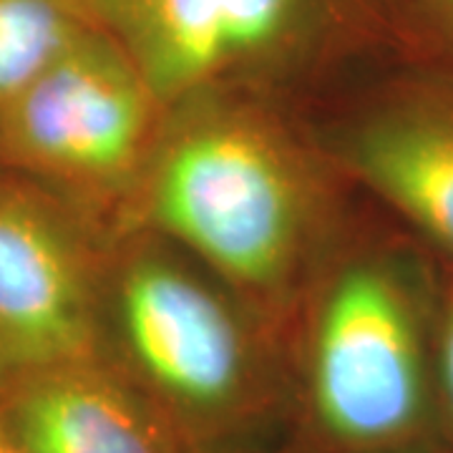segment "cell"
Masks as SVG:
<instances>
[{"label":"cell","instance_id":"6da1fadb","mask_svg":"<svg viewBox=\"0 0 453 453\" xmlns=\"http://www.w3.org/2000/svg\"><path fill=\"white\" fill-rule=\"evenodd\" d=\"M257 94L169 106L144 179L113 229H149L199 259L277 327L335 252L330 166Z\"/></svg>","mask_w":453,"mask_h":453},{"label":"cell","instance_id":"7a4b0ae2","mask_svg":"<svg viewBox=\"0 0 453 453\" xmlns=\"http://www.w3.org/2000/svg\"><path fill=\"white\" fill-rule=\"evenodd\" d=\"M280 330L199 259L113 229L101 357L159 405L195 453H250L295 398Z\"/></svg>","mask_w":453,"mask_h":453},{"label":"cell","instance_id":"3957f363","mask_svg":"<svg viewBox=\"0 0 453 453\" xmlns=\"http://www.w3.org/2000/svg\"><path fill=\"white\" fill-rule=\"evenodd\" d=\"M438 275L403 247L327 257L303 297L292 388L327 453H451L436 378Z\"/></svg>","mask_w":453,"mask_h":453},{"label":"cell","instance_id":"277c9868","mask_svg":"<svg viewBox=\"0 0 453 453\" xmlns=\"http://www.w3.org/2000/svg\"><path fill=\"white\" fill-rule=\"evenodd\" d=\"M166 106L282 91L368 58L428 53L405 0H79Z\"/></svg>","mask_w":453,"mask_h":453},{"label":"cell","instance_id":"5b68a950","mask_svg":"<svg viewBox=\"0 0 453 453\" xmlns=\"http://www.w3.org/2000/svg\"><path fill=\"white\" fill-rule=\"evenodd\" d=\"M166 113L136 64L94 26L0 111V169L116 226Z\"/></svg>","mask_w":453,"mask_h":453},{"label":"cell","instance_id":"8992f818","mask_svg":"<svg viewBox=\"0 0 453 453\" xmlns=\"http://www.w3.org/2000/svg\"><path fill=\"white\" fill-rule=\"evenodd\" d=\"M113 226L0 169V386L101 356Z\"/></svg>","mask_w":453,"mask_h":453},{"label":"cell","instance_id":"52a82bcc","mask_svg":"<svg viewBox=\"0 0 453 453\" xmlns=\"http://www.w3.org/2000/svg\"><path fill=\"white\" fill-rule=\"evenodd\" d=\"M330 162L453 265V65L418 61L338 131Z\"/></svg>","mask_w":453,"mask_h":453},{"label":"cell","instance_id":"ba28073f","mask_svg":"<svg viewBox=\"0 0 453 453\" xmlns=\"http://www.w3.org/2000/svg\"><path fill=\"white\" fill-rule=\"evenodd\" d=\"M0 423L20 453H195L106 357H81L0 386Z\"/></svg>","mask_w":453,"mask_h":453},{"label":"cell","instance_id":"9c48e42d","mask_svg":"<svg viewBox=\"0 0 453 453\" xmlns=\"http://www.w3.org/2000/svg\"><path fill=\"white\" fill-rule=\"evenodd\" d=\"M91 28L79 0H0V111Z\"/></svg>","mask_w":453,"mask_h":453},{"label":"cell","instance_id":"30bf717a","mask_svg":"<svg viewBox=\"0 0 453 453\" xmlns=\"http://www.w3.org/2000/svg\"><path fill=\"white\" fill-rule=\"evenodd\" d=\"M436 378L443 431L453 453V265L446 262H443V273L438 275Z\"/></svg>","mask_w":453,"mask_h":453},{"label":"cell","instance_id":"8fae6325","mask_svg":"<svg viewBox=\"0 0 453 453\" xmlns=\"http://www.w3.org/2000/svg\"><path fill=\"white\" fill-rule=\"evenodd\" d=\"M428 58L453 65V0H405Z\"/></svg>","mask_w":453,"mask_h":453},{"label":"cell","instance_id":"7c38bea8","mask_svg":"<svg viewBox=\"0 0 453 453\" xmlns=\"http://www.w3.org/2000/svg\"><path fill=\"white\" fill-rule=\"evenodd\" d=\"M0 453H20L16 449V443L11 441V436L5 434V428H3V423H0Z\"/></svg>","mask_w":453,"mask_h":453}]
</instances>
